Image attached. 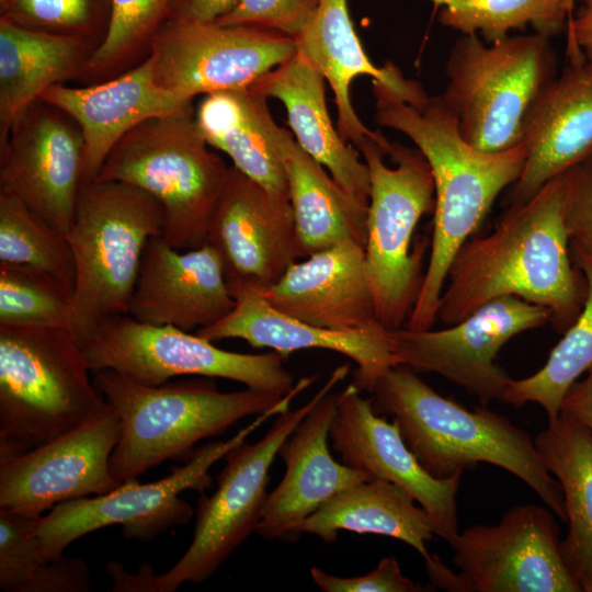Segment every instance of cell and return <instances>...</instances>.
Wrapping results in <instances>:
<instances>
[{"label": "cell", "mask_w": 592, "mask_h": 592, "mask_svg": "<svg viewBox=\"0 0 592 592\" xmlns=\"http://www.w3.org/2000/svg\"><path fill=\"white\" fill-rule=\"evenodd\" d=\"M565 194L563 173L526 202L510 205L492 232L470 237L449 265L437 319L451 326L493 299L514 296L547 308L550 323L563 333L587 295L570 253Z\"/></svg>", "instance_id": "6da1fadb"}, {"label": "cell", "mask_w": 592, "mask_h": 592, "mask_svg": "<svg viewBox=\"0 0 592 592\" xmlns=\"http://www.w3.org/2000/svg\"><path fill=\"white\" fill-rule=\"evenodd\" d=\"M375 121L402 133L425 157L435 187L430 257L406 328L432 329L449 265L477 231L499 194L521 177L526 149L520 144L499 152L481 151L462 136L442 96L403 101L389 86L373 80Z\"/></svg>", "instance_id": "7a4b0ae2"}, {"label": "cell", "mask_w": 592, "mask_h": 592, "mask_svg": "<svg viewBox=\"0 0 592 592\" xmlns=\"http://www.w3.org/2000/svg\"><path fill=\"white\" fill-rule=\"evenodd\" d=\"M372 394L375 412L392 417L407 446L433 477L447 478L479 463L494 465L520 478L567 522L558 480L530 434L506 417L486 407L466 409L406 365L387 369Z\"/></svg>", "instance_id": "3957f363"}, {"label": "cell", "mask_w": 592, "mask_h": 592, "mask_svg": "<svg viewBox=\"0 0 592 592\" xmlns=\"http://www.w3.org/2000/svg\"><path fill=\"white\" fill-rule=\"evenodd\" d=\"M92 378L121 420L119 440L110 459L118 485L168 459L190 458L203 439L269 411L284 397L248 387L223 392L208 377L150 386L101 369Z\"/></svg>", "instance_id": "277c9868"}, {"label": "cell", "mask_w": 592, "mask_h": 592, "mask_svg": "<svg viewBox=\"0 0 592 592\" xmlns=\"http://www.w3.org/2000/svg\"><path fill=\"white\" fill-rule=\"evenodd\" d=\"M90 372L69 327L0 325V462L101 412Z\"/></svg>", "instance_id": "5b68a950"}, {"label": "cell", "mask_w": 592, "mask_h": 592, "mask_svg": "<svg viewBox=\"0 0 592 592\" xmlns=\"http://www.w3.org/2000/svg\"><path fill=\"white\" fill-rule=\"evenodd\" d=\"M164 223L160 203L136 186L82 185L67 232L75 261L69 329L80 346L103 322L128 314L144 251Z\"/></svg>", "instance_id": "8992f818"}, {"label": "cell", "mask_w": 592, "mask_h": 592, "mask_svg": "<svg viewBox=\"0 0 592 592\" xmlns=\"http://www.w3.org/2000/svg\"><path fill=\"white\" fill-rule=\"evenodd\" d=\"M229 166L203 137L195 111L150 118L110 151L95 180L136 186L164 212L163 239L186 250L207 243Z\"/></svg>", "instance_id": "52a82bcc"}, {"label": "cell", "mask_w": 592, "mask_h": 592, "mask_svg": "<svg viewBox=\"0 0 592 592\" xmlns=\"http://www.w3.org/2000/svg\"><path fill=\"white\" fill-rule=\"evenodd\" d=\"M550 39L534 32L493 43L462 34L454 42L446 62L448 83L440 95L468 144L486 152L522 144L532 106L558 75Z\"/></svg>", "instance_id": "ba28073f"}, {"label": "cell", "mask_w": 592, "mask_h": 592, "mask_svg": "<svg viewBox=\"0 0 592 592\" xmlns=\"http://www.w3.org/2000/svg\"><path fill=\"white\" fill-rule=\"evenodd\" d=\"M369 171L365 262L376 317L387 329L401 328L417 300L423 276L425 239L412 249V237L425 214L434 213V179L418 148L391 143L388 156L372 138L358 149Z\"/></svg>", "instance_id": "9c48e42d"}, {"label": "cell", "mask_w": 592, "mask_h": 592, "mask_svg": "<svg viewBox=\"0 0 592 592\" xmlns=\"http://www.w3.org/2000/svg\"><path fill=\"white\" fill-rule=\"evenodd\" d=\"M349 371V364L337 367L308 402L280 413L261 440L253 444L243 442L226 454L216 491L210 497L201 494L198 499L189 548L173 567L157 576L155 592H173L186 582L207 580L257 532L269 497V471L281 445L315 403L343 380Z\"/></svg>", "instance_id": "30bf717a"}, {"label": "cell", "mask_w": 592, "mask_h": 592, "mask_svg": "<svg viewBox=\"0 0 592 592\" xmlns=\"http://www.w3.org/2000/svg\"><path fill=\"white\" fill-rule=\"evenodd\" d=\"M81 349L92 373L112 369L150 386L190 375L230 379L285 396L296 385L285 357L275 351H226L197 333L145 323L128 314L103 322Z\"/></svg>", "instance_id": "8fae6325"}, {"label": "cell", "mask_w": 592, "mask_h": 592, "mask_svg": "<svg viewBox=\"0 0 592 592\" xmlns=\"http://www.w3.org/2000/svg\"><path fill=\"white\" fill-rule=\"evenodd\" d=\"M287 408V401L282 400L231 439L195 449L184 466L163 479L148 483L132 479L111 492L57 504L37 521L43 557L47 561L58 559L72 542L106 526L119 525L125 538L150 542L170 528L187 524L195 511L180 493L187 489L202 493L208 489L209 468L266 419Z\"/></svg>", "instance_id": "7c38bea8"}, {"label": "cell", "mask_w": 592, "mask_h": 592, "mask_svg": "<svg viewBox=\"0 0 592 592\" xmlns=\"http://www.w3.org/2000/svg\"><path fill=\"white\" fill-rule=\"evenodd\" d=\"M547 506L516 505L493 525H475L449 543L452 571L425 561L433 587L455 592H581L560 551L559 526Z\"/></svg>", "instance_id": "4fadbf2b"}, {"label": "cell", "mask_w": 592, "mask_h": 592, "mask_svg": "<svg viewBox=\"0 0 592 592\" xmlns=\"http://www.w3.org/2000/svg\"><path fill=\"white\" fill-rule=\"evenodd\" d=\"M297 50L294 37L264 27L168 19L148 58L160 87L194 101L250 88Z\"/></svg>", "instance_id": "5bb4252c"}, {"label": "cell", "mask_w": 592, "mask_h": 592, "mask_svg": "<svg viewBox=\"0 0 592 592\" xmlns=\"http://www.w3.org/2000/svg\"><path fill=\"white\" fill-rule=\"evenodd\" d=\"M550 322L547 308L514 296L493 299L442 330L388 329L397 365L436 373L483 406L503 400L510 377L497 364L513 337Z\"/></svg>", "instance_id": "9a60e30c"}, {"label": "cell", "mask_w": 592, "mask_h": 592, "mask_svg": "<svg viewBox=\"0 0 592 592\" xmlns=\"http://www.w3.org/2000/svg\"><path fill=\"white\" fill-rule=\"evenodd\" d=\"M235 299L262 293L301 259L289 200L229 166L207 234Z\"/></svg>", "instance_id": "2e32d148"}, {"label": "cell", "mask_w": 592, "mask_h": 592, "mask_svg": "<svg viewBox=\"0 0 592 592\" xmlns=\"http://www.w3.org/2000/svg\"><path fill=\"white\" fill-rule=\"evenodd\" d=\"M119 435L121 420L106 402L73 430L0 462V508L41 517L62 502L113 491L119 485L110 459Z\"/></svg>", "instance_id": "e0dca14e"}, {"label": "cell", "mask_w": 592, "mask_h": 592, "mask_svg": "<svg viewBox=\"0 0 592 592\" xmlns=\"http://www.w3.org/2000/svg\"><path fill=\"white\" fill-rule=\"evenodd\" d=\"M86 145L76 121L43 100L0 144V187L67 235L84 183Z\"/></svg>", "instance_id": "ac0fdd59"}, {"label": "cell", "mask_w": 592, "mask_h": 592, "mask_svg": "<svg viewBox=\"0 0 592 592\" xmlns=\"http://www.w3.org/2000/svg\"><path fill=\"white\" fill-rule=\"evenodd\" d=\"M351 383L340 391L330 439L342 463L407 491L428 513L435 535L448 544L459 533L457 493L463 473L433 477L405 443L395 421L375 412Z\"/></svg>", "instance_id": "d6986e66"}, {"label": "cell", "mask_w": 592, "mask_h": 592, "mask_svg": "<svg viewBox=\"0 0 592 592\" xmlns=\"http://www.w3.org/2000/svg\"><path fill=\"white\" fill-rule=\"evenodd\" d=\"M236 303L220 258L209 243L180 250L160 235L144 251L128 315L191 332L218 322Z\"/></svg>", "instance_id": "ffe728a7"}, {"label": "cell", "mask_w": 592, "mask_h": 592, "mask_svg": "<svg viewBox=\"0 0 592 592\" xmlns=\"http://www.w3.org/2000/svg\"><path fill=\"white\" fill-rule=\"evenodd\" d=\"M39 100L59 107L79 125L86 145L84 183L98 178L110 151L132 129L153 117L193 110L192 100L155 81L148 57L104 81L83 87L55 84Z\"/></svg>", "instance_id": "44dd1931"}, {"label": "cell", "mask_w": 592, "mask_h": 592, "mask_svg": "<svg viewBox=\"0 0 592 592\" xmlns=\"http://www.w3.org/2000/svg\"><path fill=\"white\" fill-rule=\"evenodd\" d=\"M260 294L282 314L319 328L356 331L382 326L365 250L355 241H343L297 260Z\"/></svg>", "instance_id": "7402d4cb"}, {"label": "cell", "mask_w": 592, "mask_h": 592, "mask_svg": "<svg viewBox=\"0 0 592 592\" xmlns=\"http://www.w3.org/2000/svg\"><path fill=\"white\" fill-rule=\"evenodd\" d=\"M526 162L510 205L530 200L551 179L592 157V64L568 61L540 92L523 129Z\"/></svg>", "instance_id": "603a6c76"}, {"label": "cell", "mask_w": 592, "mask_h": 592, "mask_svg": "<svg viewBox=\"0 0 592 592\" xmlns=\"http://www.w3.org/2000/svg\"><path fill=\"white\" fill-rule=\"evenodd\" d=\"M340 392L323 395L281 445L286 470L269 493L257 533L267 539L297 534L298 525L339 492L369 474L338 463L328 440Z\"/></svg>", "instance_id": "cb8c5ba5"}, {"label": "cell", "mask_w": 592, "mask_h": 592, "mask_svg": "<svg viewBox=\"0 0 592 592\" xmlns=\"http://www.w3.org/2000/svg\"><path fill=\"white\" fill-rule=\"evenodd\" d=\"M235 308L218 322L195 333L208 341L241 339L253 348H267L285 358L293 352L328 350L350 357L356 364L352 384L372 392L379 377L397 365L388 329L338 331L319 328L272 307L260 293L236 299Z\"/></svg>", "instance_id": "d4e9b609"}, {"label": "cell", "mask_w": 592, "mask_h": 592, "mask_svg": "<svg viewBox=\"0 0 592 592\" xmlns=\"http://www.w3.org/2000/svg\"><path fill=\"white\" fill-rule=\"evenodd\" d=\"M325 78L299 50L262 78L252 88L285 107L297 144L319 162L335 182L355 198L369 201V171L361 152L345 141L332 124Z\"/></svg>", "instance_id": "484cf974"}, {"label": "cell", "mask_w": 592, "mask_h": 592, "mask_svg": "<svg viewBox=\"0 0 592 592\" xmlns=\"http://www.w3.org/2000/svg\"><path fill=\"white\" fill-rule=\"evenodd\" d=\"M295 39L298 50L332 89L341 137L357 150L372 138L388 155L391 143L379 130L367 128L356 114L350 96L351 84L355 78L368 76L402 91L408 79L394 62L376 67L371 61L354 29L348 0H319L312 16Z\"/></svg>", "instance_id": "4316f807"}, {"label": "cell", "mask_w": 592, "mask_h": 592, "mask_svg": "<svg viewBox=\"0 0 592 592\" xmlns=\"http://www.w3.org/2000/svg\"><path fill=\"white\" fill-rule=\"evenodd\" d=\"M93 41L31 30L0 18V144L50 87L84 79Z\"/></svg>", "instance_id": "83f0119b"}, {"label": "cell", "mask_w": 592, "mask_h": 592, "mask_svg": "<svg viewBox=\"0 0 592 592\" xmlns=\"http://www.w3.org/2000/svg\"><path fill=\"white\" fill-rule=\"evenodd\" d=\"M275 141L284 164L301 259L343 241H366L368 204L341 187L289 132L278 125Z\"/></svg>", "instance_id": "f1b7e54d"}, {"label": "cell", "mask_w": 592, "mask_h": 592, "mask_svg": "<svg viewBox=\"0 0 592 592\" xmlns=\"http://www.w3.org/2000/svg\"><path fill=\"white\" fill-rule=\"evenodd\" d=\"M207 144L232 166L273 194L288 198L284 164L275 141L276 123L267 99L252 88L204 95L195 110Z\"/></svg>", "instance_id": "f546056e"}, {"label": "cell", "mask_w": 592, "mask_h": 592, "mask_svg": "<svg viewBox=\"0 0 592 592\" xmlns=\"http://www.w3.org/2000/svg\"><path fill=\"white\" fill-rule=\"evenodd\" d=\"M534 443L562 490L568 523L562 559L581 592H592V434L560 411Z\"/></svg>", "instance_id": "4dcf8cb0"}, {"label": "cell", "mask_w": 592, "mask_h": 592, "mask_svg": "<svg viewBox=\"0 0 592 592\" xmlns=\"http://www.w3.org/2000/svg\"><path fill=\"white\" fill-rule=\"evenodd\" d=\"M339 531L399 539L424 560L431 557L426 542L435 535L428 513L414 504V499L399 486L379 478L339 492L297 527V534L316 535L327 544L335 542Z\"/></svg>", "instance_id": "1f68e13d"}, {"label": "cell", "mask_w": 592, "mask_h": 592, "mask_svg": "<svg viewBox=\"0 0 592 592\" xmlns=\"http://www.w3.org/2000/svg\"><path fill=\"white\" fill-rule=\"evenodd\" d=\"M570 253L587 283L583 307L542 368L522 379L511 378L502 400L515 408L537 403L544 408L548 422L558 418L569 387L592 369V255L571 243Z\"/></svg>", "instance_id": "d6a6232c"}, {"label": "cell", "mask_w": 592, "mask_h": 592, "mask_svg": "<svg viewBox=\"0 0 592 592\" xmlns=\"http://www.w3.org/2000/svg\"><path fill=\"white\" fill-rule=\"evenodd\" d=\"M29 517L0 508V589L4 592H87L91 574L83 559L47 561L36 525Z\"/></svg>", "instance_id": "836d02e7"}, {"label": "cell", "mask_w": 592, "mask_h": 592, "mask_svg": "<svg viewBox=\"0 0 592 592\" xmlns=\"http://www.w3.org/2000/svg\"><path fill=\"white\" fill-rule=\"evenodd\" d=\"M0 264L53 276L73 289L75 261L67 235L0 187Z\"/></svg>", "instance_id": "e575fe53"}, {"label": "cell", "mask_w": 592, "mask_h": 592, "mask_svg": "<svg viewBox=\"0 0 592 592\" xmlns=\"http://www.w3.org/2000/svg\"><path fill=\"white\" fill-rule=\"evenodd\" d=\"M440 7L442 25L462 34H477L486 43L526 26L550 37L562 32L568 15L561 0H431Z\"/></svg>", "instance_id": "d590c367"}, {"label": "cell", "mask_w": 592, "mask_h": 592, "mask_svg": "<svg viewBox=\"0 0 592 592\" xmlns=\"http://www.w3.org/2000/svg\"><path fill=\"white\" fill-rule=\"evenodd\" d=\"M173 0H110L105 35L84 75L90 83L113 78L143 62L169 18Z\"/></svg>", "instance_id": "8d00e7d4"}, {"label": "cell", "mask_w": 592, "mask_h": 592, "mask_svg": "<svg viewBox=\"0 0 592 592\" xmlns=\"http://www.w3.org/2000/svg\"><path fill=\"white\" fill-rule=\"evenodd\" d=\"M72 297L53 276L0 264V325L69 327Z\"/></svg>", "instance_id": "74e56055"}, {"label": "cell", "mask_w": 592, "mask_h": 592, "mask_svg": "<svg viewBox=\"0 0 592 592\" xmlns=\"http://www.w3.org/2000/svg\"><path fill=\"white\" fill-rule=\"evenodd\" d=\"M110 0H0L1 19L18 25L101 43Z\"/></svg>", "instance_id": "f35d334b"}, {"label": "cell", "mask_w": 592, "mask_h": 592, "mask_svg": "<svg viewBox=\"0 0 592 592\" xmlns=\"http://www.w3.org/2000/svg\"><path fill=\"white\" fill-rule=\"evenodd\" d=\"M319 0H237L215 22L220 25H253L296 38L318 7Z\"/></svg>", "instance_id": "ab89813d"}, {"label": "cell", "mask_w": 592, "mask_h": 592, "mask_svg": "<svg viewBox=\"0 0 592 592\" xmlns=\"http://www.w3.org/2000/svg\"><path fill=\"white\" fill-rule=\"evenodd\" d=\"M310 576L325 592H421L428 589L406 577L395 557L383 558L367 574L338 577L312 567Z\"/></svg>", "instance_id": "60d3db41"}, {"label": "cell", "mask_w": 592, "mask_h": 592, "mask_svg": "<svg viewBox=\"0 0 592 592\" xmlns=\"http://www.w3.org/2000/svg\"><path fill=\"white\" fill-rule=\"evenodd\" d=\"M565 219L570 243L592 255V157L565 173Z\"/></svg>", "instance_id": "b9f144b4"}, {"label": "cell", "mask_w": 592, "mask_h": 592, "mask_svg": "<svg viewBox=\"0 0 592 592\" xmlns=\"http://www.w3.org/2000/svg\"><path fill=\"white\" fill-rule=\"evenodd\" d=\"M568 61L592 64V0H576L574 11L567 21Z\"/></svg>", "instance_id": "7bdbcfd3"}, {"label": "cell", "mask_w": 592, "mask_h": 592, "mask_svg": "<svg viewBox=\"0 0 592 592\" xmlns=\"http://www.w3.org/2000/svg\"><path fill=\"white\" fill-rule=\"evenodd\" d=\"M237 0H173L168 19L215 22L226 14Z\"/></svg>", "instance_id": "ee69618b"}, {"label": "cell", "mask_w": 592, "mask_h": 592, "mask_svg": "<svg viewBox=\"0 0 592 592\" xmlns=\"http://www.w3.org/2000/svg\"><path fill=\"white\" fill-rule=\"evenodd\" d=\"M560 411L582 423L592 434V369L567 390Z\"/></svg>", "instance_id": "f6af8a7d"}, {"label": "cell", "mask_w": 592, "mask_h": 592, "mask_svg": "<svg viewBox=\"0 0 592 592\" xmlns=\"http://www.w3.org/2000/svg\"><path fill=\"white\" fill-rule=\"evenodd\" d=\"M106 572L113 578L112 591L155 592L157 576L149 565H144L137 574L127 573L118 562H107Z\"/></svg>", "instance_id": "bcb514c9"}, {"label": "cell", "mask_w": 592, "mask_h": 592, "mask_svg": "<svg viewBox=\"0 0 592 592\" xmlns=\"http://www.w3.org/2000/svg\"><path fill=\"white\" fill-rule=\"evenodd\" d=\"M561 2L567 12L568 19H570L574 11L576 0H561Z\"/></svg>", "instance_id": "7dc6e473"}]
</instances>
